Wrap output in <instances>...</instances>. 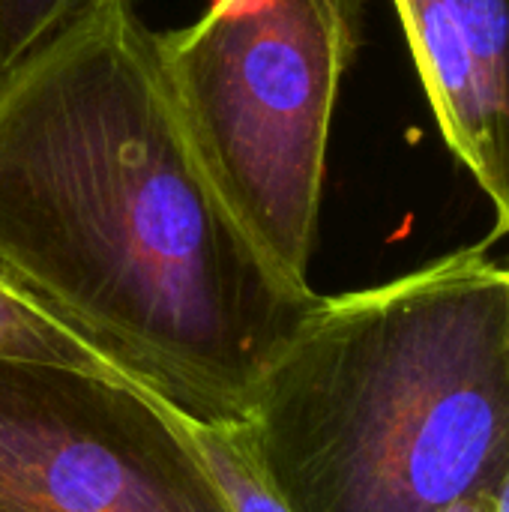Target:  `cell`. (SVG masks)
<instances>
[{
	"label": "cell",
	"instance_id": "cell-10",
	"mask_svg": "<svg viewBox=\"0 0 509 512\" xmlns=\"http://www.w3.org/2000/svg\"><path fill=\"white\" fill-rule=\"evenodd\" d=\"M492 498H495V510L509 512V459H507V468H504V474H501V483H498V489L492 492Z\"/></svg>",
	"mask_w": 509,
	"mask_h": 512
},
{
	"label": "cell",
	"instance_id": "cell-3",
	"mask_svg": "<svg viewBox=\"0 0 509 512\" xmlns=\"http://www.w3.org/2000/svg\"><path fill=\"white\" fill-rule=\"evenodd\" d=\"M366 0H213L156 33L174 108L219 192L297 285H309L342 78Z\"/></svg>",
	"mask_w": 509,
	"mask_h": 512
},
{
	"label": "cell",
	"instance_id": "cell-1",
	"mask_svg": "<svg viewBox=\"0 0 509 512\" xmlns=\"http://www.w3.org/2000/svg\"><path fill=\"white\" fill-rule=\"evenodd\" d=\"M0 276L186 423H243L315 303L237 219L111 6L0 78Z\"/></svg>",
	"mask_w": 509,
	"mask_h": 512
},
{
	"label": "cell",
	"instance_id": "cell-5",
	"mask_svg": "<svg viewBox=\"0 0 509 512\" xmlns=\"http://www.w3.org/2000/svg\"><path fill=\"white\" fill-rule=\"evenodd\" d=\"M447 147L509 234V0H393Z\"/></svg>",
	"mask_w": 509,
	"mask_h": 512
},
{
	"label": "cell",
	"instance_id": "cell-4",
	"mask_svg": "<svg viewBox=\"0 0 509 512\" xmlns=\"http://www.w3.org/2000/svg\"><path fill=\"white\" fill-rule=\"evenodd\" d=\"M0 512H228L174 414L129 384L0 360Z\"/></svg>",
	"mask_w": 509,
	"mask_h": 512
},
{
	"label": "cell",
	"instance_id": "cell-2",
	"mask_svg": "<svg viewBox=\"0 0 509 512\" xmlns=\"http://www.w3.org/2000/svg\"><path fill=\"white\" fill-rule=\"evenodd\" d=\"M492 240L315 297L249 426L291 512H441L509 459V267Z\"/></svg>",
	"mask_w": 509,
	"mask_h": 512
},
{
	"label": "cell",
	"instance_id": "cell-6",
	"mask_svg": "<svg viewBox=\"0 0 509 512\" xmlns=\"http://www.w3.org/2000/svg\"><path fill=\"white\" fill-rule=\"evenodd\" d=\"M180 420V417H177ZM192 447L198 450L207 477L219 489L228 512H291L279 495L267 465L261 462L255 432L243 423H186Z\"/></svg>",
	"mask_w": 509,
	"mask_h": 512
},
{
	"label": "cell",
	"instance_id": "cell-8",
	"mask_svg": "<svg viewBox=\"0 0 509 512\" xmlns=\"http://www.w3.org/2000/svg\"><path fill=\"white\" fill-rule=\"evenodd\" d=\"M111 6L135 0H0V78Z\"/></svg>",
	"mask_w": 509,
	"mask_h": 512
},
{
	"label": "cell",
	"instance_id": "cell-9",
	"mask_svg": "<svg viewBox=\"0 0 509 512\" xmlns=\"http://www.w3.org/2000/svg\"><path fill=\"white\" fill-rule=\"evenodd\" d=\"M441 512H498L495 510V498L489 492H480V495H468L450 507H444Z\"/></svg>",
	"mask_w": 509,
	"mask_h": 512
},
{
	"label": "cell",
	"instance_id": "cell-7",
	"mask_svg": "<svg viewBox=\"0 0 509 512\" xmlns=\"http://www.w3.org/2000/svg\"><path fill=\"white\" fill-rule=\"evenodd\" d=\"M0 360L60 366V369L96 375L114 384H129L96 351H90L75 333H69L39 306H33L3 276H0Z\"/></svg>",
	"mask_w": 509,
	"mask_h": 512
}]
</instances>
